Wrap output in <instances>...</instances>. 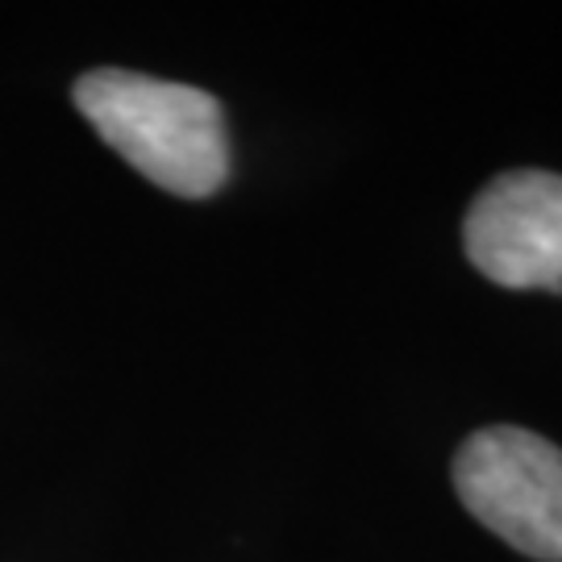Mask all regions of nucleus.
<instances>
[{
    "label": "nucleus",
    "instance_id": "nucleus-1",
    "mask_svg": "<svg viewBox=\"0 0 562 562\" xmlns=\"http://www.w3.org/2000/svg\"><path fill=\"white\" fill-rule=\"evenodd\" d=\"M76 104L121 159L167 192L196 201L225 183L222 104L201 88L101 67L76 80Z\"/></svg>",
    "mask_w": 562,
    "mask_h": 562
},
{
    "label": "nucleus",
    "instance_id": "nucleus-2",
    "mask_svg": "<svg viewBox=\"0 0 562 562\" xmlns=\"http://www.w3.org/2000/svg\"><path fill=\"white\" fill-rule=\"evenodd\" d=\"M454 492L496 538L562 562V450L521 425H487L454 454Z\"/></svg>",
    "mask_w": 562,
    "mask_h": 562
},
{
    "label": "nucleus",
    "instance_id": "nucleus-3",
    "mask_svg": "<svg viewBox=\"0 0 562 562\" xmlns=\"http://www.w3.org/2000/svg\"><path fill=\"white\" fill-rule=\"evenodd\" d=\"M462 241L501 288H562V176H496L471 204Z\"/></svg>",
    "mask_w": 562,
    "mask_h": 562
}]
</instances>
